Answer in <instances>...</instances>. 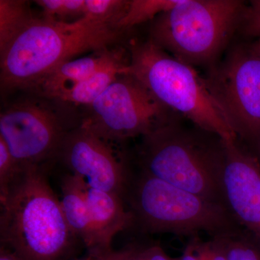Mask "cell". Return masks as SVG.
Masks as SVG:
<instances>
[{
	"label": "cell",
	"instance_id": "14",
	"mask_svg": "<svg viewBox=\"0 0 260 260\" xmlns=\"http://www.w3.org/2000/svg\"><path fill=\"white\" fill-rule=\"evenodd\" d=\"M119 54V52L108 49L94 52L90 56L66 61L53 70L29 90L36 95L49 98L61 88L90 78Z\"/></svg>",
	"mask_w": 260,
	"mask_h": 260
},
{
	"label": "cell",
	"instance_id": "3",
	"mask_svg": "<svg viewBox=\"0 0 260 260\" xmlns=\"http://www.w3.org/2000/svg\"><path fill=\"white\" fill-rule=\"evenodd\" d=\"M119 32L88 18L72 23L37 18L0 54L2 89L29 90L77 56L109 49Z\"/></svg>",
	"mask_w": 260,
	"mask_h": 260
},
{
	"label": "cell",
	"instance_id": "26",
	"mask_svg": "<svg viewBox=\"0 0 260 260\" xmlns=\"http://www.w3.org/2000/svg\"><path fill=\"white\" fill-rule=\"evenodd\" d=\"M0 260H23L15 251L8 249L6 246L1 245L0 249Z\"/></svg>",
	"mask_w": 260,
	"mask_h": 260
},
{
	"label": "cell",
	"instance_id": "5",
	"mask_svg": "<svg viewBox=\"0 0 260 260\" xmlns=\"http://www.w3.org/2000/svg\"><path fill=\"white\" fill-rule=\"evenodd\" d=\"M246 8L238 0H179L152 20L150 39L186 64H209L240 25Z\"/></svg>",
	"mask_w": 260,
	"mask_h": 260
},
{
	"label": "cell",
	"instance_id": "19",
	"mask_svg": "<svg viewBox=\"0 0 260 260\" xmlns=\"http://www.w3.org/2000/svg\"><path fill=\"white\" fill-rule=\"evenodd\" d=\"M129 5V1L126 0H85V18L118 30V24L125 15Z\"/></svg>",
	"mask_w": 260,
	"mask_h": 260
},
{
	"label": "cell",
	"instance_id": "13",
	"mask_svg": "<svg viewBox=\"0 0 260 260\" xmlns=\"http://www.w3.org/2000/svg\"><path fill=\"white\" fill-rule=\"evenodd\" d=\"M87 183L82 178L68 174L61 181V208L67 223L81 241L89 254H98L88 200Z\"/></svg>",
	"mask_w": 260,
	"mask_h": 260
},
{
	"label": "cell",
	"instance_id": "30",
	"mask_svg": "<svg viewBox=\"0 0 260 260\" xmlns=\"http://www.w3.org/2000/svg\"><path fill=\"white\" fill-rule=\"evenodd\" d=\"M130 252H131V248H129V254H128V256H126L125 260H129Z\"/></svg>",
	"mask_w": 260,
	"mask_h": 260
},
{
	"label": "cell",
	"instance_id": "17",
	"mask_svg": "<svg viewBox=\"0 0 260 260\" xmlns=\"http://www.w3.org/2000/svg\"><path fill=\"white\" fill-rule=\"evenodd\" d=\"M228 260H260V242L244 228L213 237Z\"/></svg>",
	"mask_w": 260,
	"mask_h": 260
},
{
	"label": "cell",
	"instance_id": "7",
	"mask_svg": "<svg viewBox=\"0 0 260 260\" xmlns=\"http://www.w3.org/2000/svg\"><path fill=\"white\" fill-rule=\"evenodd\" d=\"M164 104L139 80L123 73L88 107L80 126L106 141L144 137L172 120Z\"/></svg>",
	"mask_w": 260,
	"mask_h": 260
},
{
	"label": "cell",
	"instance_id": "10",
	"mask_svg": "<svg viewBox=\"0 0 260 260\" xmlns=\"http://www.w3.org/2000/svg\"><path fill=\"white\" fill-rule=\"evenodd\" d=\"M73 175L89 187L122 196L128 184L124 166L109 142L78 126L65 135L59 155Z\"/></svg>",
	"mask_w": 260,
	"mask_h": 260
},
{
	"label": "cell",
	"instance_id": "25",
	"mask_svg": "<svg viewBox=\"0 0 260 260\" xmlns=\"http://www.w3.org/2000/svg\"><path fill=\"white\" fill-rule=\"evenodd\" d=\"M145 260H176L167 255L159 246H151L143 249Z\"/></svg>",
	"mask_w": 260,
	"mask_h": 260
},
{
	"label": "cell",
	"instance_id": "9",
	"mask_svg": "<svg viewBox=\"0 0 260 260\" xmlns=\"http://www.w3.org/2000/svg\"><path fill=\"white\" fill-rule=\"evenodd\" d=\"M49 98H24L0 114V138L21 167L44 166L59 155L65 135L71 130Z\"/></svg>",
	"mask_w": 260,
	"mask_h": 260
},
{
	"label": "cell",
	"instance_id": "4",
	"mask_svg": "<svg viewBox=\"0 0 260 260\" xmlns=\"http://www.w3.org/2000/svg\"><path fill=\"white\" fill-rule=\"evenodd\" d=\"M127 73L172 112L223 140H237L205 79L191 65L154 44L132 41Z\"/></svg>",
	"mask_w": 260,
	"mask_h": 260
},
{
	"label": "cell",
	"instance_id": "11",
	"mask_svg": "<svg viewBox=\"0 0 260 260\" xmlns=\"http://www.w3.org/2000/svg\"><path fill=\"white\" fill-rule=\"evenodd\" d=\"M223 193L228 210L260 242V164L238 140H223Z\"/></svg>",
	"mask_w": 260,
	"mask_h": 260
},
{
	"label": "cell",
	"instance_id": "18",
	"mask_svg": "<svg viewBox=\"0 0 260 260\" xmlns=\"http://www.w3.org/2000/svg\"><path fill=\"white\" fill-rule=\"evenodd\" d=\"M179 0H131L124 18L117 25V29L126 30L153 20L159 15L172 9Z\"/></svg>",
	"mask_w": 260,
	"mask_h": 260
},
{
	"label": "cell",
	"instance_id": "23",
	"mask_svg": "<svg viewBox=\"0 0 260 260\" xmlns=\"http://www.w3.org/2000/svg\"><path fill=\"white\" fill-rule=\"evenodd\" d=\"M191 244L199 260H228L223 251L213 240L201 242L194 238Z\"/></svg>",
	"mask_w": 260,
	"mask_h": 260
},
{
	"label": "cell",
	"instance_id": "8",
	"mask_svg": "<svg viewBox=\"0 0 260 260\" xmlns=\"http://www.w3.org/2000/svg\"><path fill=\"white\" fill-rule=\"evenodd\" d=\"M239 141L260 146V53L238 48L204 78Z\"/></svg>",
	"mask_w": 260,
	"mask_h": 260
},
{
	"label": "cell",
	"instance_id": "15",
	"mask_svg": "<svg viewBox=\"0 0 260 260\" xmlns=\"http://www.w3.org/2000/svg\"><path fill=\"white\" fill-rule=\"evenodd\" d=\"M128 62L121 59L120 53L90 78L61 88L49 99L66 104L91 105L95 100L123 73H127Z\"/></svg>",
	"mask_w": 260,
	"mask_h": 260
},
{
	"label": "cell",
	"instance_id": "28",
	"mask_svg": "<svg viewBox=\"0 0 260 260\" xmlns=\"http://www.w3.org/2000/svg\"><path fill=\"white\" fill-rule=\"evenodd\" d=\"M253 46H254V47L255 48L256 50L259 51V52L260 53V39H259V41H258V42H256V44H254V45Z\"/></svg>",
	"mask_w": 260,
	"mask_h": 260
},
{
	"label": "cell",
	"instance_id": "6",
	"mask_svg": "<svg viewBox=\"0 0 260 260\" xmlns=\"http://www.w3.org/2000/svg\"><path fill=\"white\" fill-rule=\"evenodd\" d=\"M135 219L146 232L219 237L243 228L226 207L142 172L131 199Z\"/></svg>",
	"mask_w": 260,
	"mask_h": 260
},
{
	"label": "cell",
	"instance_id": "24",
	"mask_svg": "<svg viewBox=\"0 0 260 260\" xmlns=\"http://www.w3.org/2000/svg\"><path fill=\"white\" fill-rule=\"evenodd\" d=\"M129 253V248L118 251L112 250L102 254H94L88 253V256L85 257L74 260H125Z\"/></svg>",
	"mask_w": 260,
	"mask_h": 260
},
{
	"label": "cell",
	"instance_id": "16",
	"mask_svg": "<svg viewBox=\"0 0 260 260\" xmlns=\"http://www.w3.org/2000/svg\"><path fill=\"white\" fill-rule=\"evenodd\" d=\"M28 2L23 0L0 1V54L4 52L20 34L36 19Z\"/></svg>",
	"mask_w": 260,
	"mask_h": 260
},
{
	"label": "cell",
	"instance_id": "1",
	"mask_svg": "<svg viewBox=\"0 0 260 260\" xmlns=\"http://www.w3.org/2000/svg\"><path fill=\"white\" fill-rule=\"evenodd\" d=\"M1 245L23 260H67L79 239L70 230L44 166L24 167L0 194Z\"/></svg>",
	"mask_w": 260,
	"mask_h": 260
},
{
	"label": "cell",
	"instance_id": "2",
	"mask_svg": "<svg viewBox=\"0 0 260 260\" xmlns=\"http://www.w3.org/2000/svg\"><path fill=\"white\" fill-rule=\"evenodd\" d=\"M142 172L226 207L223 193V140L173 120L143 137Z\"/></svg>",
	"mask_w": 260,
	"mask_h": 260
},
{
	"label": "cell",
	"instance_id": "21",
	"mask_svg": "<svg viewBox=\"0 0 260 260\" xmlns=\"http://www.w3.org/2000/svg\"><path fill=\"white\" fill-rule=\"evenodd\" d=\"M22 169L23 167L15 160L8 145L0 138V194L8 190L21 172Z\"/></svg>",
	"mask_w": 260,
	"mask_h": 260
},
{
	"label": "cell",
	"instance_id": "20",
	"mask_svg": "<svg viewBox=\"0 0 260 260\" xmlns=\"http://www.w3.org/2000/svg\"><path fill=\"white\" fill-rule=\"evenodd\" d=\"M43 18L53 21L72 23L85 18V0H39Z\"/></svg>",
	"mask_w": 260,
	"mask_h": 260
},
{
	"label": "cell",
	"instance_id": "27",
	"mask_svg": "<svg viewBox=\"0 0 260 260\" xmlns=\"http://www.w3.org/2000/svg\"><path fill=\"white\" fill-rule=\"evenodd\" d=\"M176 260H199V259L195 254L193 246L190 243L186 247L183 255Z\"/></svg>",
	"mask_w": 260,
	"mask_h": 260
},
{
	"label": "cell",
	"instance_id": "12",
	"mask_svg": "<svg viewBox=\"0 0 260 260\" xmlns=\"http://www.w3.org/2000/svg\"><path fill=\"white\" fill-rule=\"evenodd\" d=\"M86 196L98 254L109 252L113 239L133 223L134 214L124 209L119 195L87 186Z\"/></svg>",
	"mask_w": 260,
	"mask_h": 260
},
{
	"label": "cell",
	"instance_id": "29",
	"mask_svg": "<svg viewBox=\"0 0 260 260\" xmlns=\"http://www.w3.org/2000/svg\"><path fill=\"white\" fill-rule=\"evenodd\" d=\"M256 158H257L258 160H259V162L260 164V146L259 149H258L257 155H256Z\"/></svg>",
	"mask_w": 260,
	"mask_h": 260
},
{
	"label": "cell",
	"instance_id": "22",
	"mask_svg": "<svg viewBox=\"0 0 260 260\" xmlns=\"http://www.w3.org/2000/svg\"><path fill=\"white\" fill-rule=\"evenodd\" d=\"M240 25L246 34L260 39V0L251 1L246 7Z\"/></svg>",
	"mask_w": 260,
	"mask_h": 260
}]
</instances>
